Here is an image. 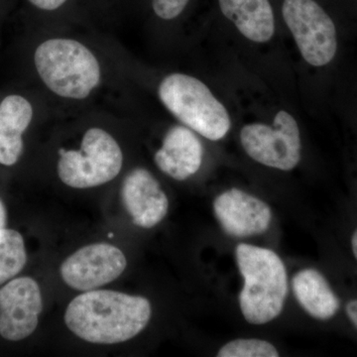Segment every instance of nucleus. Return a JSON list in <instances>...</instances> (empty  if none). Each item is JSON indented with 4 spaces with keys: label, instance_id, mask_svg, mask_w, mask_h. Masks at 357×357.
Masks as SVG:
<instances>
[{
    "label": "nucleus",
    "instance_id": "obj_16",
    "mask_svg": "<svg viewBox=\"0 0 357 357\" xmlns=\"http://www.w3.org/2000/svg\"><path fill=\"white\" fill-rule=\"evenodd\" d=\"M27 262L24 239L16 230H0V285L20 273Z\"/></svg>",
    "mask_w": 357,
    "mask_h": 357
},
{
    "label": "nucleus",
    "instance_id": "obj_20",
    "mask_svg": "<svg viewBox=\"0 0 357 357\" xmlns=\"http://www.w3.org/2000/svg\"><path fill=\"white\" fill-rule=\"evenodd\" d=\"M345 314L352 324V326L357 330V298L352 299L345 305Z\"/></svg>",
    "mask_w": 357,
    "mask_h": 357
},
{
    "label": "nucleus",
    "instance_id": "obj_17",
    "mask_svg": "<svg viewBox=\"0 0 357 357\" xmlns=\"http://www.w3.org/2000/svg\"><path fill=\"white\" fill-rule=\"evenodd\" d=\"M280 356L273 344L261 338H236L218 349V357H277Z\"/></svg>",
    "mask_w": 357,
    "mask_h": 357
},
{
    "label": "nucleus",
    "instance_id": "obj_3",
    "mask_svg": "<svg viewBox=\"0 0 357 357\" xmlns=\"http://www.w3.org/2000/svg\"><path fill=\"white\" fill-rule=\"evenodd\" d=\"M236 260L243 284L239 309L250 325L263 326L278 318L288 297L285 263L272 249L239 243Z\"/></svg>",
    "mask_w": 357,
    "mask_h": 357
},
{
    "label": "nucleus",
    "instance_id": "obj_10",
    "mask_svg": "<svg viewBox=\"0 0 357 357\" xmlns=\"http://www.w3.org/2000/svg\"><path fill=\"white\" fill-rule=\"evenodd\" d=\"M213 211L223 231L236 238L265 234L273 218L266 202L237 188L220 192L213 201Z\"/></svg>",
    "mask_w": 357,
    "mask_h": 357
},
{
    "label": "nucleus",
    "instance_id": "obj_5",
    "mask_svg": "<svg viewBox=\"0 0 357 357\" xmlns=\"http://www.w3.org/2000/svg\"><path fill=\"white\" fill-rule=\"evenodd\" d=\"M157 96L181 124L206 139L222 140L229 133V112L201 79L184 73H172L159 82Z\"/></svg>",
    "mask_w": 357,
    "mask_h": 357
},
{
    "label": "nucleus",
    "instance_id": "obj_4",
    "mask_svg": "<svg viewBox=\"0 0 357 357\" xmlns=\"http://www.w3.org/2000/svg\"><path fill=\"white\" fill-rule=\"evenodd\" d=\"M123 149L105 122L88 121L75 147L57 150L56 172L73 189H91L112 182L123 169Z\"/></svg>",
    "mask_w": 357,
    "mask_h": 357
},
{
    "label": "nucleus",
    "instance_id": "obj_21",
    "mask_svg": "<svg viewBox=\"0 0 357 357\" xmlns=\"http://www.w3.org/2000/svg\"><path fill=\"white\" fill-rule=\"evenodd\" d=\"M6 210L1 199H0V230L6 229Z\"/></svg>",
    "mask_w": 357,
    "mask_h": 357
},
{
    "label": "nucleus",
    "instance_id": "obj_7",
    "mask_svg": "<svg viewBox=\"0 0 357 357\" xmlns=\"http://www.w3.org/2000/svg\"><path fill=\"white\" fill-rule=\"evenodd\" d=\"M282 13L307 64H330L337 54V36L328 14L314 0H285Z\"/></svg>",
    "mask_w": 357,
    "mask_h": 357
},
{
    "label": "nucleus",
    "instance_id": "obj_6",
    "mask_svg": "<svg viewBox=\"0 0 357 357\" xmlns=\"http://www.w3.org/2000/svg\"><path fill=\"white\" fill-rule=\"evenodd\" d=\"M245 153L257 163L277 170L292 171L301 161V134L297 121L287 112L275 115L273 126L251 123L241 131Z\"/></svg>",
    "mask_w": 357,
    "mask_h": 357
},
{
    "label": "nucleus",
    "instance_id": "obj_12",
    "mask_svg": "<svg viewBox=\"0 0 357 357\" xmlns=\"http://www.w3.org/2000/svg\"><path fill=\"white\" fill-rule=\"evenodd\" d=\"M204 160V146L198 133L176 124L171 126L155 152L154 162L162 173L176 181H185L199 172Z\"/></svg>",
    "mask_w": 357,
    "mask_h": 357
},
{
    "label": "nucleus",
    "instance_id": "obj_18",
    "mask_svg": "<svg viewBox=\"0 0 357 357\" xmlns=\"http://www.w3.org/2000/svg\"><path fill=\"white\" fill-rule=\"evenodd\" d=\"M190 0H151L152 10L157 18L163 21L177 20L184 13Z\"/></svg>",
    "mask_w": 357,
    "mask_h": 357
},
{
    "label": "nucleus",
    "instance_id": "obj_1",
    "mask_svg": "<svg viewBox=\"0 0 357 357\" xmlns=\"http://www.w3.org/2000/svg\"><path fill=\"white\" fill-rule=\"evenodd\" d=\"M109 45L86 33L47 32L32 52L35 75L57 115L93 109L105 89L131 74Z\"/></svg>",
    "mask_w": 357,
    "mask_h": 357
},
{
    "label": "nucleus",
    "instance_id": "obj_8",
    "mask_svg": "<svg viewBox=\"0 0 357 357\" xmlns=\"http://www.w3.org/2000/svg\"><path fill=\"white\" fill-rule=\"evenodd\" d=\"M128 266L121 249L109 243H93L73 253L61 265L63 280L69 287L91 291L116 280Z\"/></svg>",
    "mask_w": 357,
    "mask_h": 357
},
{
    "label": "nucleus",
    "instance_id": "obj_11",
    "mask_svg": "<svg viewBox=\"0 0 357 357\" xmlns=\"http://www.w3.org/2000/svg\"><path fill=\"white\" fill-rule=\"evenodd\" d=\"M121 199L134 225L152 229L166 218L169 199L156 177L144 167L131 169L121 185Z\"/></svg>",
    "mask_w": 357,
    "mask_h": 357
},
{
    "label": "nucleus",
    "instance_id": "obj_22",
    "mask_svg": "<svg viewBox=\"0 0 357 357\" xmlns=\"http://www.w3.org/2000/svg\"><path fill=\"white\" fill-rule=\"evenodd\" d=\"M351 248L352 255H354V259H356L357 262V227L354 230V232H352L351 234Z\"/></svg>",
    "mask_w": 357,
    "mask_h": 357
},
{
    "label": "nucleus",
    "instance_id": "obj_14",
    "mask_svg": "<svg viewBox=\"0 0 357 357\" xmlns=\"http://www.w3.org/2000/svg\"><path fill=\"white\" fill-rule=\"evenodd\" d=\"M292 289L301 307L317 321H330L340 311V298L316 268H303L294 275Z\"/></svg>",
    "mask_w": 357,
    "mask_h": 357
},
{
    "label": "nucleus",
    "instance_id": "obj_13",
    "mask_svg": "<svg viewBox=\"0 0 357 357\" xmlns=\"http://www.w3.org/2000/svg\"><path fill=\"white\" fill-rule=\"evenodd\" d=\"M37 115L34 103L20 93H9L0 100V165L11 167L24 151V134Z\"/></svg>",
    "mask_w": 357,
    "mask_h": 357
},
{
    "label": "nucleus",
    "instance_id": "obj_15",
    "mask_svg": "<svg viewBox=\"0 0 357 357\" xmlns=\"http://www.w3.org/2000/svg\"><path fill=\"white\" fill-rule=\"evenodd\" d=\"M223 15L243 36L257 43L273 37L275 18L269 0H220Z\"/></svg>",
    "mask_w": 357,
    "mask_h": 357
},
{
    "label": "nucleus",
    "instance_id": "obj_2",
    "mask_svg": "<svg viewBox=\"0 0 357 357\" xmlns=\"http://www.w3.org/2000/svg\"><path fill=\"white\" fill-rule=\"evenodd\" d=\"M151 317V303L146 298L116 291L91 290L70 303L65 323L81 340L115 344L139 335Z\"/></svg>",
    "mask_w": 357,
    "mask_h": 357
},
{
    "label": "nucleus",
    "instance_id": "obj_19",
    "mask_svg": "<svg viewBox=\"0 0 357 357\" xmlns=\"http://www.w3.org/2000/svg\"><path fill=\"white\" fill-rule=\"evenodd\" d=\"M27 1L40 11L52 13L61 10L69 0H27Z\"/></svg>",
    "mask_w": 357,
    "mask_h": 357
},
{
    "label": "nucleus",
    "instance_id": "obj_9",
    "mask_svg": "<svg viewBox=\"0 0 357 357\" xmlns=\"http://www.w3.org/2000/svg\"><path fill=\"white\" fill-rule=\"evenodd\" d=\"M43 310L38 283L30 277L14 279L0 289V335L10 342L30 337Z\"/></svg>",
    "mask_w": 357,
    "mask_h": 357
}]
</instances>
